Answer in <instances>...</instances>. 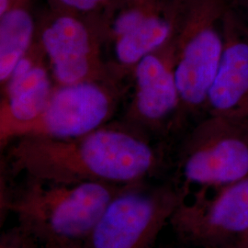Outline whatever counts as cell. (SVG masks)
Here are the masks:
<instances>
[{
    "label": "cell",
    "mask_w": 248,
    "mask_h": 248,
    "mask_svg": "<svg viewBox=\"0 0 248 248\" xmlns=\"http://www.w3.org/2000/svg\"><path fill=\"white\" fill-rule=\"evenodd\" d=\"M16 168L60 183H139L155 166L150 145L129 133L95 130L73 139L26 137L13 152Z\"/></svg>",
    "instance_id": "cell-1"
},
{
    "label": "cell",
    "mask_w": 248,
    "mask_h": 248,
    "mask_svg": "<svg viewBox=\"0 0 248 248\" xmlns=\"http://www.w3.org/2000/svg\"><path fill=\"white\" fill-rule=\"evenodd\" d=\"M124 186L31 177L25 186L2 195L1 204L17 219V228L43 247L86 242L107 205Z\"/></svg>",
    "instance_id": "cell-2"
},
{
    "label": "cell",
    "mask_w": 248,
    "mask_h": 248,
    "mask_svg": "<svg viewBox=\"0 0 248 248\" xmlns=\"http://www.w3.org/2000/svg\"><path fill=\"white\" fill-rule=\"evenodd\" d=\"M179 202L168 190L126 185L107 205L86 244L89 248H153Z\"/></svg>",
    "instance_id": "cell-3"
},
{
    "label": "cell",
    "mask_w": 248,
    "mask_h": 248,
    "mask_svg": "<svg viewBox=\"0 0 248 248\" xmlns=\"http://www.w3.org/2000/svg\"><path fill=\"white\" fill-rule=\"evenodd\" d=\"M229 0H200L186 25L174 76L179 98L190 106L206 102L223 49V18Z\"/></svg>",
    "instance_id": "cell-4"
},
{
    "label": "cell",
    "mask_w": 248,
    "mask_h": 248,
    "mask_svg": "<svg viewBox=\"0 0 248 248\" xmlns=\"http://www.w3.org/2000/svg\"><path fill=\"white\" fill-rule=\"evenodd\" d=\"M109 102L97 86L81 82L54 92L42 113L31 123L1 133L2 140L15 136L73 139L95 131L105 120Z\"/></svg>",
    "instance_id": "cell-5"
},
{
    "label": "cell",
    "mask_w": 248,
    "mask_h": 248,
    "mask_svg": "<svg viewBox=\"0 0 248 248\" xmlns=\"http://www.w3.org/2000/svg\"><path fill=\"white\" fill-rule=\"evenodd\" d=\"M218 119L248 122V28L228 8L223 18V49L207 100Z\"/></svg>",
    "instance_id": "cell-6"
},
{
    "label": "cell",
    "mask_w": 248,
    "mask_h": 248,
    "mask_svg": "<svg viewBox=\"0 0 248 248\" xmlns=\"http://www.w3.org/2000/svg\"><path fill=\"white\" fill-rule=\"evenodd\" d=\"M178 232L196 242L248 230V177L225 186L210 201L179 202L171 218Z\"/></svg>",
    "instance_id": "cell-7"
},
{
    "label": "cell",
    "mask_w": 248,
    "mask_h": 248,
    "mask_svg": "<svg viewBox=\"0 0 248 248\" xmlns=\"http://www.w3.org/2000/svg\"><path fill=\"white\" fill-rule=\"evenodd\" d=\"M236 124L226 121L223 133L188 155L184 165L186 180L205 186H227L248 177V142L232 133Z\"/></svg>",
    "instance_id": "cell-8"
},
{
    "label": "cell",
    "mask_w": 248,
    "mask_h": 248,
    "mask_svg": "<svg viewBox=\"0 0 248 248\" xmlns=\"http://www.w3.org/2000/svg\"><path fill=\"white\" fill-rule=\"evenodd\" d=\"M43 44L62 86L84 82L89 69V38L87 29L70 16L56 18L45 29Z\"/></svg>",
    "instance_id": "cell-9"
},
{
    "label": "cell",
    "mask_w": 248,
    "mask_h": 248,
    "mask_svg": "<svg viewBox=\"0 0 248 248\" xmlns=\"http://www.w3.org/2000/svg\"><path fill=\"white\" fill-rule=\"evenodd\" d=\"M50 91V81L45 69L23 57L9 78L10 116L2 120L1 133L35 120L47 105Z\"/></svg>",
    "instance_id": "cell-10"
},
{
    "label": "cell",
    "mask_w": 248,
    "mask_h": 248,
    "mask_svg": "<svg viewBox=\"0 0 248 248\" xmlns=\"http://www.w3.org/2000/svg\"><path fill=\"white\" fill-rule=\"evenodd\" d=\"M137 107L144 118L160 120L177 105L179 94L174 67L153 54L144 56L136 68Z\"/></svg>",
    "instance_id": "cell-11"
},
{
    "label": "cell",
    "mask_w": 248,
    "mask_h": 248,
    "mask_svg": "<svg viewBox=\"0 0 248 248\" xmlns=\"http://www.w3.org/2000/svg\"><path fill=\"white\" fill-rule=\"evenodd\" d=\"M0 17V78L5 81L24 57L34 26L29 12L20 8H12Z\"/></svg>",
    "instance_id": "cell-12"
},
{
    "label": "cell",
    "mask_w": 248,
    "mask_h": 248,
    "mask_svg": "<svg viewBox=\"0 0 248 248\" xmlns=\"http://www.w3.org/2000/svg\"><path fill=\"white\" fill-rule=\"evenodd\" d=\"M173 30L168 16L151 13L133 31L118 38L116 54L124 63L138 62L169 40Z\"/></svg>",
    "instance_id": "cell-13"
},
{
    "label": "cell",
    "mask_w": 248,
    "mask_h": 248,
    "mask_svg": "<svg viewBox=\"0 0 248 248\" xmlns=\"http://www.w3.org/2000/svg\"><path fill=\"white\" fill-rule=\"evenodd\" d=\"M151 12L142 11L141 9H132L124 11L116 18L113 24L114 33L117 38L126 35L139 26Z\"/></svg>",
    "instance_id": "cell-14"
},
{
    "label": "cell",
    "mask_w": 248,
    "mask_h": 248,
    "mask_svg": "<svg viewBox=\"0 0 248 248\" xmlns=\"http://www.w3.org/2000/svg\"><path fill=\"white\" fill-rule=\"evenodd\" d=\"M41 245L17 227L3 235L0 248H41Z\"/></svg>",
    "instance_id": "cell-15"
},
{
    "label": "cell",
    "mask_w": 248,
    "mask_h": 248,
    "mask_svg": "<svg viewBox=\"0 0 248 248\" xmlns=\"http://www.w3.org/2000/svg\"><path fill=\"white\" fill-rule=\"evenodd\" d=\"M229 8L248 28V0H229Z\"/></svg>",
    "instance_id": "cell-16"
},
{
    "label": "cell",
    "mask_w": 248,
    "mask_h": 248,
    "mask_svg": "<svg viewBox=\"0 0 248 248\" xmlns=\"http://www.w3.org/2000/svg\"><path fill=\"white\" fill-rule=\"evenodd\" d=\"M63 5L70 7L72 9L87 11L95 9L100 3L105 0H60Z\"/></svg>",
    "instance_id": "cell-17"
},
{
    "label": "cell",
    "mask_w": 248,
    "mask_h": 248,
    "mask_svg": "<svg viewBox=\"0 0 248 248\" xmlns=\"http://www.w3.org/2000/svg\"><path fill=\"white\" fill-rule=\"evenodd\" d=\"M42 248H89L86 242H76V243H67V244H60V245H53L46 246Z\"/></svg>",
    "instance_id": "cell-18"
}]
</instances>
